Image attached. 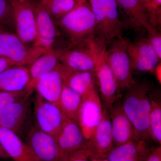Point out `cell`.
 Returning <instances> with one entry per match:
<instances>
[{"mask_svg":"<svg viewBox=\"0 0 161 161\" xmlns=\"http://www.w3.org/2000/svg\"><path fill=\"white\" fill-rule=\"evenodd\" d=\"M151 87L147 82H137L126 90L122 108L138 132L141 139L149 142L150 138L149 118L150 93Z\"/></svg>","mask_w":161,"mask_h":161,"instance_id":"1","label":"cell"},{"mask_svg":"<svg viewBox=\"0 0 161 161\" xmlns=\"http://www.w3.org/2000/svg\"><path fill=\"white\" fill-rule=\"evenodd\" d=\"M71 46L83 44L95 37V16L87 0H78L75 8L57 23Z\"/></svg>","mask_w":161,"mask_h":161,"instance_id":"2","label":"cell"},{"mask_svg":"<svg viewBox=\"0 0 161 161\" xmlns=\"http://www.w3.org/2000/svg\"><path fill=\"white\" fill-rule=\"evenodd\" d=\"M95 16V36L106 46L123 36L124 25L115 0H88Z\"/></svg>","mask_w":161,"mask_h":161,"instance_id":"3","label":"cell"},{"mask_svg":"<svg viewBox=\"0 0 161 161\" xmlns=\"http://www.w3.org/2000/svg\"><path fill=\"white\" fill-rule=\"evenodd\" d=\"M106 47L97 38H93L80 45L63 49L60 56V63L74 70L95 73Z\"/></svg>","mask_w":161,"mask_h":161,"instance_id":"4","label":"cell"},{"mask_svg":"<svg viewBox=\"0 0 161 161\" xmlns=\"http://www.w3.org/2000/svg\"><path fill=\"white\" fill-rule=\"evenodd\" d=\"M127 39L123 36L112 40L106 48L108 64L122 92L135 83L132 77L131 62L127 51Z\"/></svg>","mask_w":161,"mask_h":161,"instance_id":"5","label":"cell"},{"mask_svg":"<svg viewBox=\"0 0 161 161\" xmlns=\"http://www.w3.org/2000/svg\"><path fill=\"white\" fill-rule=\"evenodd\" d=\"M5 28L0 25V57L11 60L16 66L31 65L46 52L39 47L27 46L16 34Z\"/></svg>","mask_w":161,"mask_h":161,"instance_id":"6","label":"cell"},{"mask_svg":"<svg viewBox=\"0 0 161 161\" xmlns=\"http://www.w3.org/2000/svg\"><path fill=\"white\" fill-rule=\"evenodd\" d=\"M30 97L26 96L0 110V126L14 132L21 139L26 137L33 126Z\"/></svg>","mask_w":161,"mask_h":161,"instance_id":"7","label":"cell"},{"mask_svg":"<svg viewBox=\"0 0 161 161\" xmlns=\"http://www.w3.org/2000/svg\"><path fill=\"white\" fill-rule=\"evenodd\" d=\"M103 104L95 88L92 87L82 96L78 122L85 138L89 141L93 136L102 116Z\"/></svg>","mask_w":161,"mask_h":161,"instance_id":"8","label":"cell"},{"mask_svg":"<svg viewBox=\"0 0 161 161\" xmlns=\"http://www.w3.org/2000/svg\"><path fill=\"white\" fill-rule=\"evenodd\" d=\"M16 34L23 43L35 44L37 39L34 6L30 0H10Z\"/></svg>","mask_w":161,"mask_h":161,"instance_id":"9","label":"cell"},{"mask_svg":"<svg viewBox=\"0 0 161 161\" xmlns=\"http://www.w3.org/2000/svg\"><path fill=\"white\" fill-rule=\"evenodd\" d=\"M62 161H70L78 153L87 149V140L78 122L64 116L63 126L56 139Z\"/></svg>","mask_w":161,"mask_h":161,"instance_id":"10","label":"cell"},{"mask_svg":"<svg viewBox=\"0 0 161 161\" xmlns=\"http://www.w3.org/2000/svg\"><path fill=\"white\" fill-rule=\"evenodd\" d=\"M34 111L36 127L57 139L62 129L64 119L59 107L37 94Z\"/></svg>","mask_w":161,"mask_h":161,"instance_id":"11","label":"cell"},{"mask_svg":"<svg viewBox=\"0 0 161 161\" xmlns=\"http://www.w3.org/2000/svg\"><path fill=\"white\" fill-rule=\"evenodd\" d=\"M127 51L132 72L153 73L156 66L161 62L147 38H139L133 42L127 39Z\"/></svg>","mask_w":161,"mask_h":161,"instance_id":"12","label":"cell"},{"mask_svg":"<svg viewBox=\"0 0 161 161\" xmlns=\"http://www.w3.org/2000/svg\"><path fill=\"white\" fill-rule=\"evenodd\" d=\"M105 107L108 110L111 120L114 146L142 139L133 124L124 112L120 100Z\"/></svg>","mask_w":161,"mask_h":161,"instance_id":"13","label":"cell"},{"mask_svg":"<svg viewBox=\"0 0 161 161\" xmlns=\"http://www.w3.org/2000/svg\"><path fill=\"white\" fill-rule=\"evenodd\" d=\"M25 142L38 161H62L56 139L37 127H32Z\"/></svg>","mask_w":161,"mask_h":161,"instance_id":"14","label":"cell"},{"mask_svg":"<svg viewBox=\"0 0 161 161\" xmlns=\"http://www.w3.org/2000/svg\"><path fill=\"white\" fill-rule=\"evenodd\" d=\"M106 48L101 55L95 75L98 80L103 105L108 107L119 100L122 95L117 80L107 62Z\"/></svg>","mask_w":161,"mask_h":161,"instance_id":"15","label":"cell"},{"mask_svg":"<svg viewBox=\"0 0 161 161\" xmlns=\"http://www.w3.org/2000/svg\"><path fill=\"white\" fill-rule=\"evenodd\" d=\"M33 4L37 31V39L33 46L42 47L45 51L54 49L59 34L58 24L40 1Z\"/></svg>","mask_w":161,"mask_h":161,"instance_id":"16","label":"cell"},{"mask_svg":"<svg viewBox=\"0 0 161 161\" xmlns=\"http://www.w3.org/2000/svg\"><path fill=\"white\" fill-rule=\"evenodd\" d=\"M88 141L87 150L91 155L105 157L114 147L109 115L108 110L103 106L100 122L93 136Z\"/></svg>","mask_w":161,"mask_h":161,"instance_id":"17","label":"cell"},{"mask_svg":"<svg viewBox=\"0 0 161 161\" xmlns=\"http://www.w3.org/2000/svg\"><path fill=\"white\" fill-rule=\"evenodd\" d=\"M124 26L134 31L144 29L149 23L148 13L141 0H115Z\"/></svg>","mask_w":161,"mask_h":161,"instance_id":"18","label":"cell"},{"mask_svg":"<svg viewBox=\"0 0 161 161\" xmlns=\"http://www.w3.org/2000/svg\"><path fill=\"white\" fill-rule=\"evenodd\" d=\"M152 147L140 139L114 146L105 157L109 161H146Z\"/></svg>","mask_w":161,"mask_h":161,"instance_id":"19","label":"cell"},{"mask_svg":"<svg viewBox=\"0 0 161 161\" xmlns=\"http://www.w3.org/2000/svg\"><path fill=\"white\" fill-rule=\"evenodd\" d=\"M64 49L46 51L31 64L29 70V82L26 90L31 95L38 80L56 68L60 62V56Z\"/></svg>","mask_w":161,"mask_h":161,"instance_id":"20","label":"cell"},{"mask_svg":"<svg viewBox=\"0 0 161 161\" xmlns=\"http://www.w3.org/2000/svg\"><path fill=\"white\" fill-rule=\"evenodd\" d=\"M64 85L62 64L38 80L35 90L45 100L58 107L59 99Z\"/></svg>","mask_w":161,"mask_h":161,"instance_id":"21","label":"cell"},{"mask_svg":"<svg viewBox=\"0 0 161 161\" xmlns=\"http://www.w3.org/2000/svg\"><path fill=\"white\" fill-rule=\"evenodd\" d=\"M0 142L14 161H38L27 144L19 136L0 126Z\"/></svg>","mask_w":161,"mask_h":161,"instance_id":"22","label":"cell"},{"mask_svg":"<svg viewBox=\"0 0 161 161\" xmlns=\"http://www.w3.org/2000/svg\"><path fill=\"white\" fill-rule=\"evenodd\" d=\"M29 70L14 66L0 73V92H16L25 89L29 82Z\"/></svg>","mask_w":161,"mask_h":161,"instance_id":"23","label":"cell"},{"mask_svg":"<svg viewBox=\"0 0 161 161\" xmlns=\"http://www.w3.org/2000/svg\"><path fill=\"white\" fill-rule=\"evenodd\" d=\"M62 64L64 83L81 96L95 86V73L70 69Z\"/></svg>","mask_w":161,"mask_h":161,"instance_id":"24","label":"cell"},{"mask_svg":"<svg viewBox=\"0 0 161 161\" xmlns=\"http://www.w3.org/2000/svg\"><path fill=\"white\" fill-rule=\"evenodd\" d=\"M81 102L82 96L64 83L58 105L63 115L70 120L78 122Z\"/></svg>","mask_w":161,"mask_h":161,"instance_id":"25","label":"cell"},{"mask_svg":"<svg viewBox=\"0 0 161 161\" xmlns=\"http://www.w3.org/2000/svg\"><path fill=\"white\" fill-rule=\"evenodd\" d=\"M150 111L149 130L150 138L159 145L161 144V101L158 91L153 90L150 93Z\"/></svg>","mask_w":161,"mask_h":161,"instance_id":"26","label":"cell"},{"mask_svg":"<svg viewBox=\"0 0 161 161\" xmlns=\"http://www.w3.org/2000/svg\"><path fill=\"white\" fill-rule=\"evenodd\" d=\"M56 23L66 15L77 5L78 0H40Z\"/></svg>","mask_w":161,"mask_h":161,"instance_id":"27","label":"cell"},{"mask_svg":"<svg viewBox=\"0 0 161 161\" xmlns=\"http://www.w3.org/2000/svg\"><path fill=\"white\" fill-rule=\"evenodd\" d=\"M0 25L16 32L13 8L10 0H0Z\"/></svg>","mask_w":161,"mask_h":161,"instance_id":"28","label":"cell"},{"mask_svg":"<svg viewBox=\"0 0 161 161\" xmlns=\"http://www.w3.org/2000/svg\"><path fill=\"white\" fill-rule=\"evenodd\" d=\"M147 34V40L152 45L159 59L161 60V30L153 27L147 23L144 26Z\"/></svg>","mask_w":161,"mask_h":161,"instance_id":"29","label":"cell"},{"mask_svg":"<svg viewBox=\"0 0 161 161\" xmlns=\"http://www.w3.org/2000/svg\"><path fill=\"white\" fill-rule=\"evenodd\" d=\"M147 13L149 23L161 30V0H152Z\"/></svg>","mask_w":161,"mask_h":161,"instance_id":"30","label":"cell"},{"mask_svg":"<svg viewBox=\"0 0 161 161\" xmlns=\"http://www.w3.org/2000/svg\"><path fill=\"white\" fill-rule=\"evenodd\" d=\"M27 96H31V95L26 89L16 92H0V110Z\"/></svg>","mask_w":161,"mask_h":161,"instance_id":"31","label":"cell"},{"mask_svg":"<svg viewBox=\"0 0 161 161\" xmlns=\"http://www.w3.org/2000/svg\"><path fill=\"white\" fill-rule=\"evenodd\" d=\"M146 161H161V147H152Z\"/></svg>","mask_w":161,"mask_h":161,"instance_id":"32","label":"cell"},{"mask_svg":"<svg viewBox=\"0 0 161 161\" xmlns=\"http://www.w3.org/2000/svg\"><path fill=\"white\" fill-rule=\"evenodd\" d=\"M90 155L87 150H83L73 156L70 161H91L89 158Z\"/></svg>","mask_w":161,"mask_h":161,"instance_id":"33","label":"cell"},{"mask_svg":"<svg viewBox=\"0 0 161 161\" xmlns=\"http://www.w3.org/2000/svg\"><path fill=\"white\" fill-rule=\"evenodd\" d=\"M16 66L12 61L7 58L0 57V73L12 67Z\"/></svg>","mask_w":161,"mask_h":161,"instance_id":"34","label":"cell"},{"mask_svg":"<svg viewBox=\"0 0 161 161\" xmlns=\"http://www.w3.org/2000/svg\"><path fill=\"white\" fill-rule=\"evenodd\" d=\"M155 75L156 78L157 80L161 84V63L160 62L156 66L154 69H153V73Z\"/></svg>","mask_w":161,"mask_h":161,"instance_id":"35","label":"cell"},{"mask_svg":"<svg viewBox=\"0 0 161 161\" xmlns=\"http://www.w3.org/2000/svg\"><path fill=\"white\" fill-rule=\"evenodd\" d=\"M89 158L91 161H109L105 157L97 156L91 154Z\"/></svg>","mask_w":161,"mask_h":161,"instance_id":"36","label":"cell"},{"mask_svg":"<svg viewBox=\"0 0 161 161\" xmlns=\"http://www.w3.org/2000/svg\"><path fill=\"white\" fill-rule=\"evenodd\" d=\"M0 158L4 159L10 158L7 153L4 150L1 142H0Z\"/></svg>","mask_w":161,"mask_h":161,"instance_id":"37","label":"cell"},{"mask_svg":"<svg viewBox=\"0 0 161 161\" xmlns=\"http://www.w3.org/2000/svg\"><path fill=\"white\" fill-rule=\"evenodd\" d=\"M141 1H142V3L143 4L147 12L149 7H150V3H151L152 0H141Z\"/></svg>","mask_w":161,"mask_h":161,"instance_id":"38","label":"cell"}]
</instances>
